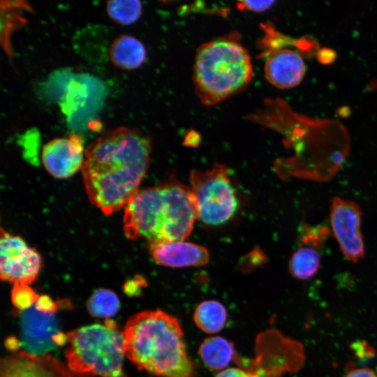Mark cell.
<instances>
[{
  "label": "cell",
  "instance_id": "6da1fadb",
  "mask_svg": "<svg viewBox=\"0 0 377 377\" xmlns=\"http://www.w3.org/2000/svg\"><path fill=\"white\" fill-rule=\"evenodd\" d=\"M151 151L147 134L125 126L107 131L91 142L81 169L89 201L106 216L126 207L139 191Z\"/></svg>",
  "mask_w": 377,
  "mask_h": 377
},
{
  "label": "cell",
  "instance_id": "7a4b0ae2",
  "mask_svg": "<svg viewBox=\"0 0 377 377\" xmlns=\"http://www.w3.org/2000/svg\"><path fill=\"white\" fill-rule=\"evenodd\" d=\"M127 357L158 377H195L178 319L161 309L131 316L123 332Z\"/></svg>",
  "mask_w": 377,
  "mask_h": 377
},
{
  "label": "cell",
  "instance_id": "3957f363",
  "mask_svg": "<svg viewBox=\"0 0 377 377\" xmlns=\"http://www.w3.org/2000/svg\"><path fill=\"white\" fill-rule=\"evenodd\" d=\"M197 219L190 186L170 180L134 195L125 207L123 228L133 240L180 241L190 235Z\"/></svg>",
  "mask_w": 377,
  "mask_h": 377
},
{
  "label": "cell",
  "instance_id": "277c9868",
  "mask_svg": "<svg viewBox=\"0 0 377 377\" xmlns=\"http://www.w3.org/2000/svg\"><path fill=\"white\" fill-rule=\"evenodd\" d=\"M253 75L249 54L235 32L202 44L195 53L193 82L205 105L219 103L245 89Z\"/></svg>",
  "mask_w": 377,
  "mask_h": 377
},
{
  "label": "cell",
  "instance_id": "5b68a950",
  "mask_svg": "<svg viewBox=\"0 0 377 377\" xmlns=\"http://www.w3.org/2000/svg\"><path fill=\"white\" fill-rule=\"evenodd\" d=\"M66 352L70 371L78 377H126L123 369L124 333L107 318L105 325L94 324L67 334Z\"/></svg>",
  "mask_w": 377,
  "mask_h": 377
},
{
  "label": "cell",
  "instance_id": "8992f818",
  "mask_svg": "<svg viewBox=\"0 0 377 377\" xmlns=\"http://www.w3.org/2000/svg\"><path fill=\"white\" fill-rule=\"evenodd\" d=\"M190 188L196 200L198 218L209 226L227 223L239 206L236 188L228 170L216 165L207 170H193Z\"/></svg>",
  "mask_w": 377,
  "mask_h": 377
},
{
  "label": "cell",
  "instance_id": "52a82bcc",
  "mask_svg": "<svg viewBox=\"0 0 377 377\" xmlns=\"http://www.w3.org/2000/svg\"><path fill=\"white\" fill-rule=\"evenodd\" d=\"M0 258L1 279L13 285L32 283L42 266L41 256L34 248L3 228H1Z\"/></svg>",
  "mask_w": 377,
  "mask_h": 377
},
{
  "label": "cell",
  "instance_id": "ba28073f",
  "mask_svg": "<svg viewBox=\"0 0 377 377\" xmlns=\"http://www.w3.org/2000/svg\"><path fill=\"white\" fill-rule=\"evenodd\" d=\"M330 217L332 230L341 253L350 261H359L365 253L359 207L352 201L334 197L331 201Z\"/></svg>",
  "mask_w": 377,
  "mask_h": 377
},
{
  "label": "cell",
  "instance_id": "9c48e42d",
  "mask_svg": "<svg viewBox=\"0 0 377 377\" xmlns=\"http://www.w3.org/2000/svg\"><path fill=\"white\" fill-rule=\"evenodd\" d=\"M41 161L45 170L54 177L66 179L82 169L84 150L80 135L71 133L66 138L48 141L41 152Z\"/></svg>",
  "mask_w": 377,
  "mask_h": 377
},
{
  "label": "cell",
  "instance_id": "30bf717a",
  "mask_svg": "<svg viewBox=\"0 0 377 377\" xmlns=\"http://www.w3.org/2000/svg\"><path fill=\"white\" fill-rule=\"evenodd\" d=\"M21 344L25 352L43 355L57 348L54 337L60 332L55 313H43L35 304L29 309L20 311Z\"/></svg>",
  "mask_w": 377,
  "mask_h": 377
},
{
  "label": "cell",
  "instance_id": "8fae6325",
  "mask_svg": "<svg viewBox=\"0 0 377 377\" xmlns=\"http://www.w3.org/2000/svg\"><path fill=\"white\" fill-rule=\"evenodd\" d=\"M0 377H74L50 355H34L25 351L2 358Z\"/></svg>",
  "mask_w": 377,
  "mask_h": 377
},
{
  "label": "cell",
  "instance_id": "7c38bea8",
  "mask_svg": "<svg viewBox=\"0 0 377 377\" xmlns=\"http://www.w3.org/2000/svg\"><path fill=\"white\" fill-rule=\"evenodd\" d=\"M148 249L157 264L168 267L202 266L209 259L204 246L184 240L149 242Z\"/></svg>",
  "mask_w": 377,
  "mask_h": 377
},
{
  "label": "cell",
  "instance_id": "4fadbf2b",
  "mask_svg": "<svg viewBox=\"0 0 377 377\" xmlns=\"http://www.w3.org/2000/svg\"><path fill=\"white\" fill-rule=\"evenodd\" d=\"M267 81L276 88L287 89L296 87L302 80L306 66L300 54L290 49L272 51L265 62Z\"/></svg>",
  "mask_w": 377,
  "mask_h": 377
},
{
  "label": "cell",
  "instance_id": "5bb4252c",
  "mask_svg": "<svg viewBox=\"0 0 377 377\" xmlns=\"http://www.w3.org/2000/svg\"><path fill=\"white\" fill-rule=\"evenodd\" d=\"M109 57L116 67L131 71L141 66L145 61L147 51L143 43L129 35H121L112 43Z\"/></svg>",
  "mask_w": 377,
  "mask_h": 377
},
{
  "label": "cell",
  "instance_id": "9a60e30c",
  "mask_svg": "<svg viewBox=\"0 0 377 377\" xmlns=\"http://www.w3.org/2000/svg\"><path fill=\"white\" fill-rule=\"evenodd\" d=\"M198 355L207 369L219 372L227 369L236 357L233 343L220 336L205 339L198 348Z\"/></svg>",
  "mask_w": 377,
  "mask_h": 377
},
{
  "label": "cell",
  "instance_id": "2e32d148",
  "mask_svg": "<svg viewBox=\"0 0 377 377\" xmlns=\"http://www.w3.org/2000/svg\"><path fill=\"white\" fill-rule=\"evenodd\" d=\"M193 318L200 330L209 334H216L226 325L227 311L220 302L206 300L196 306Z\"/></svg>",
  "mask_w": 377,
  "mask_h": 377
},
{
  "label": "cell",
  "instance_id": "e0dca14e",
  "mask_svg": "<svg viewBox=\"0 0 377 377\" xmlns=\"http://www.w3.org/2000/svg\"><path fill=\"white\" fill-rule=\"evenodd\" d=\"M321 264V255L314 246L303 245L292 254L288 268L291 275L299 280L313 277Z\"/></svg>",
  "mask_w": 377,
  "mask_h": 377
},
{
  "label": "cell",
  "instance_id": "ac0fdd59",
  "mask_svg": "<svg viewBox=\"0 0 377 377\" xmlns=\"http://www.w3.org/2000/svg\"><path fill=\"white\" fill-rule=\"evenodd\" d=\"M87 306L92 316L109 318L118 311L120 302L113 291L99 288L91 295Z\"/></svg>",
  "mask_w": 377,
  "mask_h": 377
},
{
  "label": "cell",
  "instance_id": "d6986e66",
  "mask_svg": "<svg viewBox=\"0 0 377 377\" xmlns=\"http://www.w3.org/2000/svg\"><path fill=\"white\" fill-rule=\"evenodd\" d=\"M142 5L137 0H117L106 2V12L114 22L129 25L135 22L141 16Z\"/></svg>",
  "mask_w": 377,
  "mask_h": 377
},
{
  "label": "cell",
  "instance_id": "ffe728a7",
  "mask_svg": "<svg viewBox=\"0 0 377 377\" xmlns=\"http://www.w3.org/2000/svg\"><path fill=\"white\" fill-rule=\"evenodd\" d=\"M39 295L29 285L17 283L13 285L11 291L13 304L20 311H24L33 306Z\"/></svg>",
  "mask_w": 377,
  "mask_h": 377
},
{
  "label": "cell",
  "instance_id": "44dd1931",
  "mask_svg": "<svg viewBox=\"0 0 377 377\" xmlns=\"http://www.w3.org/2000/svg\"><path fill=\"white\" fill-rule=\"evenodd\" d=\"M328 233V228L323 226H304L301 234V242L304 245L316 247L324 242Z\"/></svg>",
  "mask_w": 377,
  "mask_h": 377
},
{
  "label": "cell",
  "instance_id": "7402d4cb",
  "mask_svg": "<svg viewBox=\"0 0 377 377\" xmlns=\"http://www.w3.org/2000/svg\"><path fill=\"white\" fill-rule=\"evenodd\" d=\"M274 3L273 1H242L237 3V7L239 10L263 12L268 10Z\"/></svg>",
  "mask_w": 377,
  "mask_h": 377
},
{
  "label": "cell",
  "instance_id": "603a6c76",
  "mask_svg": "<svg viewBox=\"0 0 377 377\" xmlns=\"http://www.w3.org/2000/svg\"><path fill=\"white\" fill-rule=\"evenodd\" d=\"M215 377H257L251 371L242 367L227 368L217 374Z\"/></svg>",
  "mask_w": 377,
  "mask_h": 377
},
{
  "label": "cell",
  "instance_id": "cb8c5ba5",
  "mask_svg": "<svg viewBox=\"0 0 377 377\" xmlns=\"http://www.w3.org/2000/svg\"><path fill=\"white\" fill-rule=\"evenodd\" d=\"M344 377H377V374L367 367H355L350 369Z\"/></svg>",
  "mask_w": 377,
  "mask_h": 377
},
{
  "label": "cell",
  "instance_id": "d4e9b609",
  "mask_svg": "<svg viewBox=\"0 0 377 377\" xmlns=\"http://www.w3.org/2000/svg\"><path fill=\"white\" fill-rule=\"evenodd\" d=\"M145 283L142 279L129 281L124 286L125 292L129 295H135L137 290L140 289L141 285H145Z\"/></svg>",
  "mask_w": 377,
  "mask_h": 377
},
{
  "label": "cell",
  "instance_id": "484cf974",
  "mask_svg": "<svg viewBox=\"0 0 377 377\" xmlns=\"http://www.w3.org/2000/svg\"><path fill=\"white\" fill-rule=\"evenodd\" d=\"M6 347L12 351H15L18 349L20 343L16 338L10 337L6 341Z\"/></svg>",
  "mask_w": 377,
  "mask_h": 377
}]
</instances>
